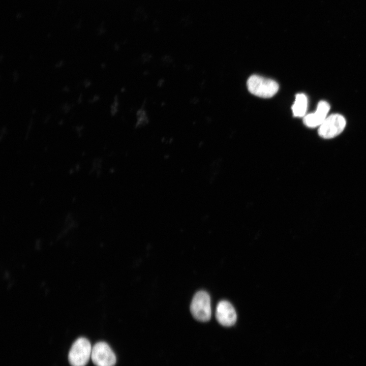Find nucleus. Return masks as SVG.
I'll return each instance as SVG.
<instances>
[{
    "label": "nucleus",
    "mask_w": 366,
    "mask_h": 366,
    "mask_svg": "<svg viewBox=\"0 0 366 366\" xmlns=\"http://www.w3.org/2000/svg\"><path fill=\"white\" fill-rule=\"evenodd\" d=\"M249 91L253 95L263 98L273 97L279 90V84L274 80L253 75L247 81Z\"/></svg>",
    "instance_id": "nucleus-1"
},
{
    "label": "nucleus",
    "mask_w": 366,
    "mask_h": 366,
    "mask_svg": "<svg viewBox=\"0 0 366 366\" xmlns=\"http://www.w3.org/2000/svg\"><path fill=\"white\" fill-rule=\"evenodd\" d=\"M346 125L345 117L338 113L327 116L319 127L318 133L324 139H331L340 135L344 130Z\"/></svg>",
    "instance_id": "nucleus-4"
},
{
    "label": "nucleus",
    "mask_w": 366,
    "mask_h": 366,
    "mask_svg": "<svg viewBox=\"0 0 366 366\" xmlns=\"http://www.w3.org/2000/svg\"><path fill=\"white\" fill-rule=\"evenodd\" d=\"M91 358L96 366H114L116 361L113 351L103 342H98L93 346Z\"/></svg>",
    "instance_id": "nucleus-5"
},
{
    "label": "nucleus",
    "mask_w": 366,
    "mask_h": 366,
    "mask_svg": "<svg viewBox=\"0 0 366 366\" xmlns=\"http://www.w3.org/2000/svg\"><path fill=\"white\" fill-rule=\"evenodd\" d=\"M192 316L197 320L206 322L211 315L210 298L204 291L197 292L194 296L190 305Z\"/></svg>",
    "instance_id": "nucleus-2"
},
{
    "label": "nucleus",
    "mask_w": 366,
    "mask_h": 366,
    "mask_svg": "<svg viewBox=\"0 0 366 366\" xmlns=\"http://www.w3.org/2000/svg\"><path fill=\"white\" fill-rule=\"evenodd\" d=\"M92 351L91 344L87 339H78L73 343L69 352L70 363L72 366L85 365L91 357Z\"/></svg>",
    "instance_id": "nucleus-3"
},
{
    "label": "nucleus",
    "mask_w": 366,
    "mask_h": 366,
    "mask_svg": "<svg viewBox=\"0 0 366 366\" xmlns=\"http://www.w3.org/2000/svg\"><path fill=\"white\" fill-rule=\"evenodd\" d=\"M330 105L326 101H321L317 105L316 111L305 115L303 119L304 124L308 127L314 128L319 127L327 117Z\"/></svg>",
    "instance_id": "nucleus-7"
},
{
    "label": "nucleus",
    "mask_w": 366,
    "mask_h": 366,
    "mask_svg": "<svg viewBox=\"0 0 366 366\" xmlns=\"http://www.w3.org/2000/svg\"><path fill=\"white\" fill-rule=\"evenodd\" d=\"M216 316L219 323L226 327L233 325L237 319V315L234 307L226 300H222L218 303Z\"/></svg>",
    "instance_id": "nucleus-6"
},
{
    "label": "nucleus",
    "mask_w": 366,
    "mask_h": 366,
    "mask_svg": "<svg viewBox=\"0 0 366 366\" xmlns=\"http://www.w3.org/2000/svg\"><path fill=\"white\" fill-rule=\"evenodd\" d=\"M307 106L308 99L307 96L303 94L296 95L294 103L292 106L294 116L299 117L304 116Z\"/></svg>",
    "instance_id": "nucleus-8"
}]
</instances>
